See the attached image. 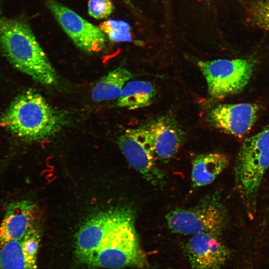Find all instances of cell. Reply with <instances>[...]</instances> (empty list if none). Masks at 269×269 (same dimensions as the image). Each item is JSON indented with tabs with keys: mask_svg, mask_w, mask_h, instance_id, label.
Returning a JSON list of instances; mask_svg holds the SVG:
<instances>
[{
	"mask_svg": "<svg viewBox=\"0 0 269 269\" xmlns=\"http://www.w3.org/2000/svg\"><path fill=\"white\" fill-rule=\"evenodd\" d=\"M0 15H1V9H0Z\"/></svg>",
	"mask_w": 269,
	"mask_h": 269,
	"instance_id": "44dd1931",
	"label": "cell"
},
{
	"mask_svg": "<svg viewBox=\"0 0 269 269\" xmlns=\"http://www.w3.org/2000/svg\"><path fill=\"white\" fill-rule=\"evenodd\" d=\"M184 251L195 269H220L229 259L230 251L219 236L209 233L192 235Z\"/></svg>",
	"mask_w": 269,
	"mask_h": 269,
	"instance_id": "30bf717a",
	"label": "cell"
},
{
	"mask_svg": "<svg viewBox=\"0 0 269 269\" xmlns=\"http://www.w3.org/2000/svg\"><path fill=\"white\" fill-rule=\"evenodd\" d=\"M37 209L29 200H19L10 203L0 225V247L17 240L36 228Z\"/></svg>",
	"mask_w": 269,
	"mask_h": 269,
	"instance_id": "4fadbf2b",
	"label": "cell"
},
{
	"mask_svg": "<svg viewBox=\"0 0 269 269\" xmlns=\"http://www.w3.org/2000/svg\"><path fill=\"white\" fill-rule=\"evenodd\" d=\"M165 219L173 233L184 235L209 233L220 236L227 224L225 207L217 193L206 195L189 208H176Z\"/></svg>",
	"mask_w": 269,
	"mask_h": 269,
	"instance_id": "277c9868",
	"label": "cell"
},
{
	"mask_svg": "<svg viewBox=\"0 0 269 269\" xmlns=\"http://www.w3.org/2000/svg\"><path fill=\"white\" fill-rule=\"evenodd\" d=\"M0 124L23 140L38 141L55 135L65 124V119L39 92L29 89L15 98Z\"/></svg>",
	"mask_w": 269,
	"mask_h": 269,
	"instance_id": "7a4b0ae2",
	"label": "cell"
},
{
	"mask_svg": "<svg viewBox=\"0 0 269 269\" xmlns=\"http://www.w3.org/2000/svg\"><path fill=\"white\" fill-rule=\"evenodd\" d=\"M197 65L206 79L210 95L218 99L241 93L256 67L254 60L248 58L201 60Z\"/></svg>",
	"mask_w": 269,
	"mask_h": 269,
	"instance_id": "8992f818",
	"label": "cell"
},
{
	"mask_svg": "<svg viewBox=\"0 0 269 269\" xmlns=\"http://www.w3.org/2000/svg\"><path fill=\"white\" fill-rule=\"evenodd\" d=\"M99 27L113 41H130L132 39L130 26L124 21L108 20L101 23Z\"/></svg>",
	"mask_w": 269,
	"mask_h": 269,
	"instance_id": "e0dca14e",
	"label": "cell"
},
{
	"mask_svg": "<svg viewBox=\"0 0 269 269\" xmlns=\"http://www.w3.org/2000/svg\"><path fill=\"white\" fill-rule=\"evenodd\" d=\"M228 157L219 152L197 155L192 161L191 180L195 187L212 183L227 167Z\"/></svg>",
	"mask_w": 269,
	"mask_h": 269,
	"instance_id": "5bb4252c",
	"label": "cell"
},
{
	"mask_svg": "<svg viewBox=\"0 0 269 269\" xmlns=\"http://www.w3.org/2000/svg\"><path fill=\"white\" fill-rule=\"evenodd\" d=\"M259 107L257 104L242 103L219 105L208 115L210 123L226 133L242 137L255 124Z\"/></svg>",
	"mask_w": 269,
	"mask_h": 269,
	"instance_id": "9c48e42d",
	"label": "cell"
},
{
	"mask_svg": "<svg viewBox=\"0 0 269 269\" xmlns=\"http://www.w3.org/2000/svg\"><path fill=\"white\" fill-rule=\"evenodd\" d=\"M46 4L65 32L81 50L96 53L105 47L106 35L99 27L56 0H46Z\"/></svg>",
	"mask_w": 269,
	"mask_h": 269,
	"instance_id": "ba28073f",
	"label": "cell"
},
{
	"mask_svg": "<svg viewBox=\"0 0 269 269\" xmlns=\"http://www.w3.org/2000/svg\"><path fill=\"white\" fill-rule=\"evenodd\" d=\"M249 12L254 24L269 32V0H254Z\"/></svg>",
	"mask_w": 269,
	"mask_h": 269,
	"instance_id": "ac0fdd59",
	"label": "cell"
},
{
	"mask_svg": "<svg viewBox=\"0 0 269 269\" xmlns=\"http://www.w3.org/2000/svg\"><path fill=\"white\" fill-rule=\"evenodd\" d=\"M269 167V124L244 140L237 156L235 178L245 198L250 199L256 195Z\"/></svg>",
	"mask_w": 269,
	"mask_h": 269,
	"instance_id": "5b68a950",
	"label": "cell"
},
{
	"mask_svg": "<svg viewBox=\"0 0 269 269\" xmlns=\"http://www.w3.org/2000/svg\"><path fill=\"white\" fill-rule=\"evenodd\" d=\"M37 228L23 237L0 247V269H38L37 257L40 240Z\"/></svg>",
	"mask_w": 269,
	"mask_h": 269,
	"instance_id": "8fae6325",
	"label": "cell"
},
{
	"mask_svg": "<svg viewBox=\"0 0 269 269\" xmlns=\"http://www.w3.org/2000/svg\"><path fill=\"white\" fill-rule=\"evenodd\" d=\"M134 77L133 73L122 67L110 71L101 77L93 87L92 99L99 102L118 98L126 83Z\"/></svg>",
	"mask_w": 269,
	"mask_h": 269,
	"instance_id": "9a60e30c",
	"label": "cell"
},
{
	"mask_svg": "<svg viewBox=\"0 0 269 269\" xmlns=\"http://www.w3.org/2000/svg\"><path fill=\"white\" fill-rule=\"evenodd\" d=\"M0 47L15 68L36 82L45 86L57 83L54 68L24 21L16 19L0 20Z\"/></svg>",
	"mask_w": 269,
	"mask_h": 269,
	"instance_id": "3957f363",
	"label": "cell"
},
{
	"mask_svg": "<svg viewBox=\"0 0 269 269\" xmlns=\"http://www.w3.org/2000/svg\"><path fill=\"white\" fill-rule=\"evenodd\" d=\"M156 95L153 84L147 81L134 80L125 85L118 98L117 106L135 110L149 106Z\"/></svg>",
	"mask_w": 269,
	"mask_h": 269,
	"instance_id": "2e32d148",
	"label": "cell"
},
{
	"mask_svg": "<svg viewBox=\"0 0 269 269\" xmlns=\"http://www.w3.org/2000/svg\"><path fill=\"white\" fill-rule=\"evenodd\" d=\"M126 2L129 3L130 0H124Z\"/></svg>",
	"mask_w": 269,
	"mask_h": 269,
	"instance_id": "ffe728a7",
	"label": "cell"
},
{
	"mask_svg": "<svg viewBox=\"0 0 269 269\" xmlns=\"http://www.w3.org/2000/svg\"><path fill=\"white\" fill-rule=\"evenodd\" d=\"M156 157L169 161L177 153L185 139V134L173 117L164 116L153 120L146 127Z\"/></svg>",
	"mask_w": 269,
	"mask_h": 269,
	"instance_id": "7c38bea8",
	"label": "cell"
},
{
	"mask_svg": "<svg viewBox=\"0 0 269 269\" xmlns=\"http://www.w3.org/2000/svg\"><path fill=\"white\" fill-rule=\"evenodd\" d=\"M119 146L130 165L154 186H162L164 174L158 167L146 127L130 129L119 137Z\"/></svg>",
	"mask_w": 269,
	"mask_h": 269,
	"instance_id": "52a82bcc",
	"label": "cell"
},
{
	"mask_svg": "<svg viewBox=\"0 0 269 269\" xmlns=\"http://www.w3.org/2000/svg\"><path fill=\"white\" fill-rule=\"evenodd\" d=\"M88 7L90 15L96 19L107 18L114 9L111 0H89Z\"/></svg>",
	"mask_w": 269,
	"mask_h": 269,
	"instance_id": "d6986e66",
	"label": "cell"
},
{
	"mask_svg": "<svg viewBox=\"0 0 269 269\" xmlns=\"http://www.w3.org/2000/svg\"><path fill=\"white\" fill-rule=\"evenodd\" d=\"M134 217V211L127 207L91 217L75 236L77 259L93 269L145 267L147 259L139 244Z\"/></svg>",
	"mask_w": 269,
	"mask_h": 269,
	"instance_id": "6da1fadb",
	"label": "cell"
}]
</instances>
